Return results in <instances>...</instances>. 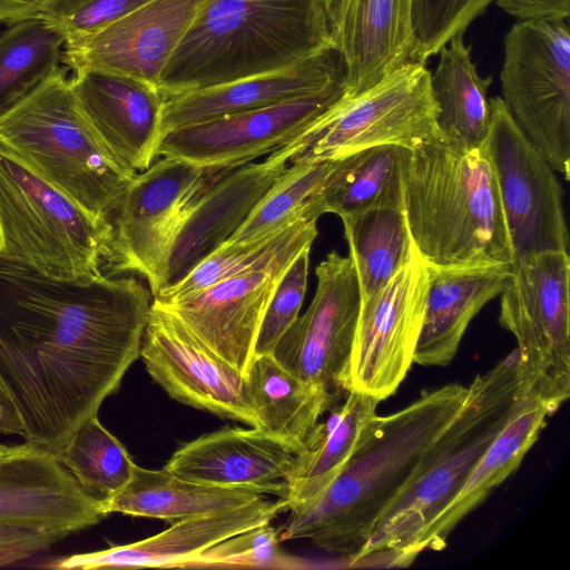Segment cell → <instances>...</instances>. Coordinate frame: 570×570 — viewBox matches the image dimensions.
Returning <instances> with one entry per match:
<instances>
[{"label":"cell","mask_w":570,"mask_h":570,"mask_svg":"<svg viewBox=\"0 0 570 570\" xmlns=\"http://www.w3.org/2000/svg\"><path fill=\"white\" fill-rule=\"evenodd\" d=\"M151 293L135 277L60 279L0 255V387L24 442L57 453L139 357Z\"/></svg>","instance_id":"obj_1"},{"label":"cell","mask_w":570,"mask_h":570,"mask_svg":"<svg viewBox=\"0 0 570 570\" xmlns=\"http://www.w3.org/2000/svg\"><path fill=\"white\" fill-rule=\"evenodd\" d=\"M466 391L458 383L445 384L392 414L375 415L334 480L314 499L289 507L277 528L279 541L308 539L352 563L426 450L460 411Z\"/></svg>","instance_id":"obj_2"},{"label":"cell","mask_w":570,"mask_h":570,"mask_svg":"<svg viewBox=\"0 0 570 570\" xmlns=\"http://www.w3.org/2000/svg\"><path fill=\"white\" fill-rule=\"evenodd\" d=\"M403 209L432 268L513 264L515 255L483 145L458 147L436 131L409 148Z\"/></svg>","instance_id":"obj_3"},{"label":"cell","mask_w":570,"mask_h":570,"mask_svg":"<svg viewBox=\"0 0 570 570\" xmlns=\"http://www.w3.org/2000/svg\"><path fill=\"white\" fill-rule=\"evenodd\" d=\"M527 389L517 348L474 377L460 411L426 450L352 566L407 567L416 559L426 530L460 492Z\"/></svg>","instance_id":"obj_4"},{"label":"cell","mask_w":570,"mask_h":570,"mask_svg":"<svg viewBox=\"0 0 570 570\" xmlns=\"http://www.w3.org/2000/svg\"><path fill=\"white\" fill-rule=\"evenodd\" d=\"M335 46L324 0H206L158 81L164 98L277 70Z\"/></svg>","instance_id":"obj_5"},{"label":"cell","mask_w":570,"mask_h":570,"mask_svg":"<svg viewBox=\"0 0 570 570\" xmlns=\"http://www.w3.org/2000/svg\"><path fill=\"white\" fill-rule=\"evenodd\" d=\"M0 148L97 217H110L137 174L100 142L60 67L0 117Z\"/></svg>","instance_id":"obj_6"},{"label":"cell","mask_w":570,"mask_h":570,"mask_svg":"<svg viewBox=\"0 0 570 570\" xmlns=\"http://www.w3.org/2000/svg\"><path fill=\"white\" fill-rule=\"evenodd\" d=\"M112 240L97 217L0 148V255L60 279L100 275Z\"/></svg>","instance_id":"obj_7"},{"label":"cell","mask_w":570,"mask_h":570,"mask_svg":"<svg viewBox=\"0 0 570 570\" xmlns=\"http://www.w3.org/2000/svg\"><path fill=\"white\" fill-rule=\"evenodd\" d=\"M500 324L518 343L529 392L554 411L570 396V257L549 250L515 258Z\"/></svg>","instance_id":"obj_8"},{"label":"cell","mask_w":570,"mask_h":570,"mask_svg":"<svg viewBox=\"0 0 570 570\" xmlns=\"http://www.w3.org/2000/svg\"><path fill=\"white\" fill-rule=\"evenodd\" d=\"M503 102L553 170L570 178V33L566 19L519 20L504 37Z\"/></svg>","instance_id":"obj_9"},{"label":"cell","mask_w":570,"mask_h":570,"mask_svg":"<svg viewBox=\"0 0 570 570\" xmlns=\"http://www.w3.org/2000/svg\"><path fill=\"white\" fill-rule=\"evenodd\" d=\"M212 174L174 157H161L137 173L112 212V240L105 264L118 273H135L153 297L167 286V268L175 238L195 199Z\"/></svg>","instance_id":"obj_10"},{"label":"cell","mask_w":570,"mask_h":570,"mask_svg":"<svg viewBox=\"0 0 570 570\" xmlns=\"http://www.w3.org/2000/svg\"><path fill=\"white\" fill-rule=\"evenodd\" d=\"M425 63L411 61L371 88L344 97L306 132L295 160L338 159L382 146L412 147L436 131L438 114Z\"/></svg>","instance_id":"obj_11"},{"label":"cell","mask_w":570,"mask_h":570,"mask_svg":"<svg viewBox=\"0 0 570 570\" xmlns=\"http://www.w3.org/2000/svg\"><path fill=\"white\" fill-rule=\"evenodd\" d=\"M491 101L483 147L491 164L515 258L569 252L562 189L553 168L521 131L502 98Z\"/></svg>","instance_id":"obj_12"},{"label":"cell","mask_w":570,"mask_h":570,"mask_svg":"<svg viewBox=\"0 0 570 570\" xmlns=\"http://www.w3.org/2000/svg\"><path fill=\"white\" fill-rule=\"evenodd\" d=\"M315 272L314 297L278 341L273 356L302 382L338 401L350 391L361 289L350 256L333 250Z\"/></svg>","instance_id":"obj_13"},{"label":"cell","mask_w":570,"mask_h":570,"mask_svg":"<svg viewBox=\"0 0 570 570\" xmlns=\"http://www.w3.org/2000/svg\"><path fill=\"white\" fill-rule=\"evenodd\" d=\"M345 94L340 80L273 106L170 130L160 138L156 157L179 158L213 173L252 163L306 134Z\"/></svg>","instance_id":"obj_14"},{"label":"cell","mask_w":570,"mask_h":570,"mask_svg":"<svg viewBox=\"0 0 570 570\" xmlns=\"http://www.w3.org/2000/svg\"><path fill=\"white\" fill-rule=\"evenodd\" d=\"M429 282V266L414 247L407 263L390 282L361 301L350 391L380 401L396 392L414 363Z\"/></svg>","instance_id":"obj_15"},{"label":"cell","mask_w":570,"mask_h":570,"mask_svg":"<svg viewBox=\"0 0 570 570\" xmlns=\"http://www.w3.org/2000/svg\"><path fill=\"white\" fill-rule=\"evenodd\" d=\"M147 372L167 394L195 409L259 428L247 377L153 299L141 337Z\"/></svg>","instance_id":"obj_16"},{"label":"cell","mask_w":570,"mask_h":570,"mask_svg":"<svg viewBox=\"0 0 570 570\" xmlns=\"http://www.w3.org/2000/svg\"><path fill=\"white\" fill-rule=\"evenodd\" d=\"M106 517L57 453L24 442L0 456V524L45 529L66 538Z\"/></svg>","instance_id":"obj_17"},{"label":"cell","mask_w":570,"mask_h":570,"mask_svg":"<svg viewBox=\"0 0 570 570\" xmlns=\"http://www.w3.org/2000/svg\"><path fill=\"white\" fill-rule=\"evenodd\" d=\"M206 0H150L89 37L66 42L61 60L72 71L100 69L158 88L171 55Z\"/></svg>","instance_id":"obj_18"},{"label":"cell","mask_w":570,"mask_h":570,"mask_svg":"<svg viewBox=\"0 0 570 570\" xmlns=\"http://www.w3.org/2000/svg\"><path fill=\"white\" fill-rule=\"evenodd\" d=\"M306 134L248 163L213 175L190 206L175 238L167 268V285L183 278L240 227L252 209L306 147ZM166 287V286H165Z\"/></svg>","instance_id":"obj_19"},{"label":"cell","mask_w":570,"mask_h":570,"mask_svg":"<svg viewBox=\"0 0 570 570\" xmlns=\"http://www.w3.org/2000/svg\"><path fill=\"white\" fill-rule=\"evenodd\" d=\"M307 246L293 248L267 266L223 279L181 301L156 302L176 315L214 353L246 375L272 294L285 269Z\"/></svg>","instance_id":"obj_20"},{"label":"cell","mask_w":570,"mask_h":570,"mask_svg":"<svg viewBox=\"0 0 570 570\" xmlns=\"http://www.w3.org/2000/svg\"><path fill=\"white\" fill-rule=\"evenodd\" d=\"M71 86L89 126L125 167L141 173L156 157L165 98L154 85L100 69H79Z\"/></svg>","instance_id":"obj_21"},{"label":"cell","mask_w":570,"mask_h":570,"mask_svg":"<svg viewBox=\"0 0 570 570\" xmlns=\"http://www.w3.org/2000/svg\"><path fill=\"white\" fill-rule=\"evenodd\" d=\"M297 452L261 428H224L183 444L164 469L203 484L252 488L286 499L284 480Z\"/></svg>","instance_id":"obj_22"},{"label":"cell","mask_w":570,"mask_h":570,"mask_svg":"<svg viewBox=\"0 0 570 570\" xmlns=\"http://www.w3.org/2000/svg\"><path fill=\"white\" fill-rule=\"evenodd\" d=\"M288 510V501L262 497L248 504L171 523L147 539L108 549L75 553L43 567L57 570L104 568H186L212 546L255 527L272 522Z\"/></svg>","instance_id":"obj_23"},{"label":"cell","mask_w":570,"mask_h":570,"mask_svg":"<svg viewBox=\"0 0 570 570\" xmlns=\"http://www.w3.org/2000/svg\"><path fill=\"white\" fill-rule=\"evenodd\" d=\"M344 80L335 47L291 66L229 83L165 98L160 138L188 125L273 106Z\"/></svg>","instance_id":"obj_24"},{"label":"cell","mask_w":570,"mask_h":570,"mask_svg":"<svg viewBox=\"0 0 570 570\" xmlns=\"http://www.w3.org/2000/svg\"><path fill=\"white\" fill-rule=\"evenodd\" d=\"M412 0H347L335 33L346 95L362 92L413 61Z\"/></svg>","instance_id":"obj_25"},{"label":"cell","mask_w":570,"mask_h":570,"mask_svg":"<svg viewBox=\"0 0 570 570\" xmlns=\"http://www.w3.org/2000/svg\"><path fill=\"white\" fill-rule=\"evenodd\" d=\"M512 265L429 266L425 312L414 363L422 366L449 365L472 318L509 284Z\"/></svg>","instance_id":"obj_26"},{"label":"cell","mask_w":570,"mask_h":570,"mask_svg":"<svg viewBox=\"0 0 570 570\" xmlns=\"http://www.w3.org/2000/svg\"><path fill=\"white\" fill-rule=\"evenodd\" d=\"M554 412L548 403L528 392V389L522 392L508 422L460 492L426 530L420 543L421 552L445 547L454 528L519 468L544 429L547 419Z\"/></svg>","instance_id":"obj_27"},{"label":"cell","mask_w":570,"mask_h":570,"mask_svg":"<svg viewBox=\"0 0 570 570\" xmlns=\"http://www.w3.org/2000/svg\"><path fill=\"white\" fill-rule=\"evenodd\" d=\"M262 497L265 494L256 489L203 484L165 469L149 470L136 464L130 481L101 502V509L106 515L119 512L174 523L238 508Z\"/></svg>","instance_id":"obj_28"},{"label":"cell","mask_w":570,"mask_h":570,"mask_svg":"<svg viewBox=\"0 0 570 570\" xmlns=\"http://www.w3.org/2000/svg\"><path fill=\"white\" fill-rule=\"evenodd\" d=\"M409 148L382 145L340 158L324 187L312 198L306 218L326 213L342 217L379 208L403 209Z\"/></svg>","instance_id":"obj_29"},{"label":"cell","mask_w":570,"mask_h":570,"mask_svg":"<svg viewBox=\"0 0 570 570\" xmlns=\"http://www.w3.org/2000/svg\"><path fill=\"white\" fill-rule=\"evenodd\" d=\"M380 402L351 390L344 402L315 425L284 480L288 509L314 499L334 480L355 450L366 424L377 415Z\"/></svg>","instance_id":"obj_30"},{"label":"cell","mask_w":570,"mask_h":570,"mask_svg":"<svg viewBox=\"0 0 570 570\" xmlns=\"http://www.w3.org/2000/svg\"><path fill=\"white\" fill-rule=\"evenodd\" d=\"M470 49L464 43L463 32L454 36L439 51V65L430 79L438 108L436 132L465 149L483 145L491 122L488 89L492 78L479 75Z\"/></svg>","instance_id":"obj_31"},{"label":"cell","mask_w":570,"mask_h":570,"mask_svg":"<svg viewBox=\"0 0 570 570\" xmlns=\"http://www.w3.org/2000/svg\"><path fill=\"white\" fill-rule=\"evenodd\" d=\"M246 377L259 428L298 451L321 416L336 403L288 372L272 354L254 356Z\"/></svg>","instance_id":"obj_32"},{"label":"cell","mask_w":570,"mask_h":570,"mask_svg":"<svg viewBox=\"0 0 570 570\" xmlns=\"http://www.w3.org/2000/svg\"><path fill=\"white\" fill-rule=\"evenodd\" d=\"M341 219L364 301L383 288L413 253L404 209H371Z\"/></svg>","instance_id":"obj_33"},{"label":"cell","mask_w":570,"mask_h":570,"mask_svg":"<svg viewBox=\"0 0 570 570\" xmlns=\"http://www.w3.org/2000/svg\"><path fill=\"white\" fill-rule=\"evenodd\" d=\"M65 36L36 16L0 36V117L36 90L58 67Z\"/></svg>","instance_id":"obj_34"},{"label":"cell","mask_w":570,"mask_h":570,"mask_svg":"<svg viewBox=\"0 0 570 570\" xmlns=\"http://www.w3.org/2000/svg\"><path fill=\"white\" fill-rule=\"evenodd\" d=\"M316 222L303 219L275 235L250 243H224L178 282L164 287L154 299L163 304L181 301L223 279L267 266L293 248L312 245L318 234Z\"/></svg>","instance_id":"obj_35"},{"label":"cell","mask_w":570,"mask_h":570,"mask_svg":"<svg viewBox=\"0 0 570 570\" xmlns=\"http://www.w3.org/2000/svg\"><path fill=\"white\" fill-rule=\"evenodd\" d=\"M338 163L340 158L292 161L226 243L255 242L308 219L309 202L327 183Z\"/></svg>","instance_id":"obj_36"},{"label":"cell","mask_w":570,"mask_h":570,"mask_svg":"<svg viewBox=\"0 0 570 570\" xmlns=\"http://www.w3.org/2000/svg\"><path fill=\"white\" fill-rule=\"evenodd\" d=\"M61 464L90 495L104 502L131 479L136 463L122 443L94 415L57 452Z\"/></svg>","instance_id":"obj_37"},{"label":"cell","mask_w":570,"mask_h":570,"mask_svg":"<svg viewBox=\"0 0 570 570\" xmlns=\"http://www.w3.org/2000/svg\"><path fill=\"white\" fill-rule=\"evenodd\" d=\"M494 0H412L413 61L425 63Z\"/></svg>","instance_id":"obj_38"},{"label":"cell","mask_w":570,"mask_h":570,"mask_svg":"<svg viewBox=\"0 0 570 570\" xmlns=\"http://www.w3.org/2000/svg\"><path fill=\"white\" fill-rule=\"evenodd\" d=\"M272 522L225 539L194 557L186 568H297L298 562L279 549Z\"/></svg>","instance_id":"obj_39"},{"label":"cell","mask_w":570,"mask_h":570,"mask_svg":"<svg viewBox=\"0 0 570 570\" xmlns=\"http://www.w3.org/2000/svg\"><path fill=\"white\" fill-rule=\"evenodd\" d=\"M311 246L305 247L281 276L265 309L255 342L254 356L273 352L298 317L308 278Z\"/></svg>","instance_id":"obj_40"},{"label":"cell","mask_w":570,"mask_h":570,"mask_svg":"<svg viewBox=\"0 0 570 570\" xmlns=\"http://www.w3.org/2000/svg\"><path fill=\"white\" fill-rule=\"evenodd\" d=\"M148 1L48 0L37 16L59 30L66 42H70L99 32Z\"/></svg>","instance_id":"obj_41"},{"label":"cell","mask_w":570,"mask_h":570,"mask_svg":"<svg viewBox=\"0 0 570 570\" xmlns=\"http://www.w3.org/2000/svg\"><path fill=\"white\" fill-rule=\"evenodd\" d=\"M61 539L60 534L45 529L0 524V567L48 550Z\"/></svg>","instance_id":"obj_42"},{"label":"cell","mask_w":570,"mask_h":570,"mask_svg":"<svg viewBox=\"0 0 570 570\" xmlns=\"http://www.w3.org/2000/svg\"><path fill=\"white\" fill-rule=\"evenodd\" d=\"M504 12L519 20L567 19L570 0H494Z\"/></svg>","instance_id":"obj_43"},{"label":"cell","mask_w":570,"mask_h":570,"mask_svg":"<svg viewBox=\"0 0 570 570\" xmlns=\"http://www.w3.org/2000/svg\"><path fill=\"white\" fill-rule=\"evenodd\" d=\"M48 0H0V23L13 24L36 17Z\"/></svg>","instance_id":"obj_44"},{"label":"cell","mask_w":570,"mask_h":570,"mask_svg":"<svg viewBox=\"0 0 570 570\" xmlns=\"http://www.w3.org/2000/svg\"><path fill=\"white\" fill-rule=\"evenodd\" d=\"M0 434L3 435H24V426L20 413L9 396V394L0 387Z\"/></svg>","instance_id":"obj_45"},{"label":"cell","mask_w":570,"mask_h":570,"mask_svg":"<svg viewBox=\"0 0 570 570\" xmlns=\"http://www.w3.org/2000/svg\"><path fill=\"white\" fill-rule=\"evenodd\" d=\"M326 11L332 24L333 33L337 31V28L341 23L347 0H324ZM335 40V39H334Z\"/></svg>","instance_id":"obj_46"},{"label":"cell","mask_w":570,"mask_h":570,"mask_svg":"<svg viewBox=\"0 0 570 570\" xmlns=\"http://www.w3.org/2000/svg\"><path fill=\"white\" fill-rule=\"evenodd\" d=\"M10 446H7V445H3L0 443V456L2 454H4L8 450H9Z\"/></svg>","instance_id":"obj_47"}]
</instances>
